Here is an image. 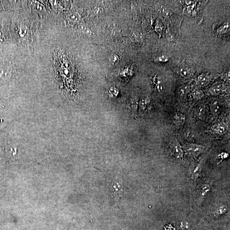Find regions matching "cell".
Segmentation results:
<instances>
[{
	"instance_id": "obj_15",
	"label": "cell",
	"mask_w": 230,
	"mask_h": 230,
	"mask_svg": "<svg viewBox=\"0 0 230 230\" xmlns=\"http://www.w3.org/2000/svg\"><path fill=\"white\" fill-rule=\"evenodd\" d=\"M32 5L34 8H35L36 11H38L43 12L44 10V8L43 6L41 4L37 2L32 1Z\"/></svg>"
},
{
	"instance_id": "obj_14",
	"label": "cell",
	"mask_w": 230,
	"mask_h": 230,
	"mask_svg": "<svg viewBox=\"0 0 230 230\" xmlns=\"http://www.w3.org/2000/svg\"><path fill=\"white\" fill-rule=\"evenodd\" d=\"M119 93V90L115 87H111L109 88L108 90V95L110 97L114 98L116 97L118 95Z\"/></svg>"
},
{
	"instance_id": "obj_10",
	"label": "cell",
	"mask_w": 230,
	"mask_h": 230,
	"mask_svg": "<svg viewBox=\"0 0 230 230\" xmlns=\"http://www.w3.org/2000/svg\"><path fill=\"white\" fill-rule=\"evenodd\" d=\"M222 92V89L220 85H216L212 86L209 90V92L211 95L213 96H216L219 95Z\"/></svg>"
},
{
	"instance_id": "obj_12",
	"label": "cell",
	"mask_w": 230,
	"mask_h": 230,
	"mask_svg": "<svg viewBox=\"0 0 230 230\" xmlns=\"http://www.w3.org/2000/svg\"><path fill=\"white\" fill-rule=\"evenodd\" d=\"M68 19L70 21L73 22H77L80 20L81 16L78 13H73L68 15Z\"/></svg>"
},
{
	"instance_id": "obj_19",
	"label": "cell",
	"mask_w": 230,
	"mask_h": 230,
	"mask_svg": "<svg viewBox=\"0 0 230 230\" xmlns=\"http://www.w3.org/2000/svg\"><path fill=\"white\" fill-rule=\"evenodd\" d=\"M229 27V25L228 24H226L219 28V31L220 32H222L221 33H224V32H226V31Z\"/></svg>"
},
{
	"instance_id": "obj_3",
	"label": "cell",
	"mask_w": 230,
	"mask_h": 230,
	"mask_svg": "<svg viewBox=\"0 0 230 230\" xmlns=\"http://www.w3.org/2000/svg\"><path fill=\"white\" fill-rule=\"evenodd\" d=\"M186 150L192 155H198L202 150V147L196 144H190L186 147Z\"/></svg>"
},
{
	"instance_id": "obj_16",
	"label": "cell",
	"mask_w": 230,
	"mask_h": 230,
	"mask_svg": "<svg viewBox=\"0 0 230 230\" xmlns=\"http://www.w3.org/2000/svg\"><path fill=\"white\" fill-rule=\"evenodd\" d=\"M119 60V56L116 54L113 55L110 58L111 63L113 64H115L117 63Z\"/></svg>"
},
{
	"instance_id": "obj_4",
	"label": "cell",
	"mask_w": 230,
	"mask_h": 230,
	"mask_svg": "<svg viewBox=\"0 0 230 230\" xmlns=\"http://www.w3.org/2000/svg\"><path fill=\"white\" fill-rule=\"evenodd\" d=\"M185 115L179 112L176 113L173 116V122L178 126L183 125L185 123Z\"/></svg>"
},
{
	"instance_id": "obj_18",
	"label": "cell",
	"mask_w": 230,
	"mask_h": 230,
	"mask_svg": "<svg viewBox=\"0 0 230 230\" xmlns=\"http://www.w3.org/2000/svg\"><path fill=\"white\" fill-rule=\"evenodd\" d=\"M82 31L86 35L90 36L92 34V31H91V29L89 28V27H87L83 26L82 28Z\"/></svg>"
},
{
	"instance_id": "obj_8",
	"label": "cell",
	"mask_w": 230,
	"mask_h": 230,
	"mask_svg": "<svg viewBox=\"0 0 230 230\" xmlns=\"http://www.w3.org/2000/svg\"><path fill=\"white\" fill-rule=\"evenodd\" d=\"M180 73L181 76L184 78H188L192 75L193 72L191 68L186 67H182L180 69Z\"/></svg>"
},
{
	"instance_id": "obj_2",
	"label": "cell",
	"mask_w": 230,
	"mask_h": 230,
	"mask_svg": "<svg viewBox=\"0 0 230 230\" xmlns=\"http://www.w3.org/2000/svg\"><path fill=\"white\" fill-rule=\"evenodd\" d=\"M171 152L174 156L177 158H180L182 156V150L178 142L176 139L172 140L170 143Z\"/></svg>"
},
{
	"instance_id": "obj_17",
	"label": "cell",
	"mask_w": 230,
	"mask_h": 230,
	"mask_svg": "<svg viewBox=\"0 0 230 230\" xmlns=\"http://www.w3.org/2000/svg\"><path fill=\"white\" fill-rule=\"evenodd\" d=\"M104 12V9L102 7H97L94 9V14L96 15H99L102 13Z\"/></svg>"
},
{
	"instance_id": "obj_5",
	"label": "cell",
	"mask_w": 230,
	"mask_h": 230,
	"mask_svg": "<svg viewBox=\"0 0 230 230\" xmlns=\"http://www.w3.org/2000/svg\"><path fill=\"white\" fill-rule=\"evenodd\" d=\"M211 110L213 114H218L221 111L220 104L217 101H214L211 104Z\"/></svg>"
},
{
	"instance_id": "obj_11",
	"label": "cell",
	"mask_w": 230,
	"mask_h": 230,
	"mask_svg": "<svg viewBox=\"0 0 230 230\" xmlns=\"http://www.w3.org/2000/svg\"><path fill=\"white\" fill-rule=\"evenodd\" d=\"M192 95L194 99L197 100L201 99L204 96L203 91L198 88H196L193 90L192 92Z\"/></svg>"
},
{
	"instance_id": "obj_9",
	"label": "cell",
	"mask_w": 230,
	"mask_h": 230,
	"mask_svg": "<svg viewBox=\"0 0 230 230\" xmlns=\"http://www.w3.org/2000/svg\"><path fill=\"white\" fill-rule=\"evenodd\" d=\"M153 82L155 85L156 89L159 91H161L163 90V85H162V81L160 78L157 76H155L153 79Z\"/></svg>"
},
{
	"instance_id": "obj_7",
	"label": "cell",
	"mask_w": 230,
	"mask_h": 230,
	"mask_svg": "<svg viewBox=\"0 0 230 230\" xmlns=\"http://www.w3.org/2000/svg\"><path fill=\"white\" fill-rule=\"evenodd\" d=\"M210 79L209 76L204 74L200 75L198 78V82L203 86H206L209 84Z\"/></svg>"
},
{
	"instance_id": "obj_13",
	"label": "cell",
	"mask_w": 230,
	"mask_h": 230,
	"mask_svg": "<svg viewBox=\"0 0 230 230\" xmlns=\"http://www.w3.org/2000/svg\"><path fill=\"white\" fill-rule=\"evenodd\" d=\"M205 113H206V110H205V107L203 106H200L197 108L196 110V114L197 117L200 118H203L204 116Z\"/></svg>"
},
{
	"instance_id": "obj_6",
	"label": "cell",
	"mask_w": 230,
	"mask_h": 230,
	"mask_svg": "<svg viewBox=\"0 0 230 230\" xmlns=\"http://www.w3.org/2000/svg\"><path fill=\"white\" fill-rule=\"evenodd\" d=\"M213 130L216 133L219 135H223L226 132L227 129L225 125L223 124H220L215 126Z\"/></svg>"
},
{
	"instance_id": "obj_20",
	"label": "cell",
	"mask_w": 230,
	"mask_h": 230,
	"mask_svg": "<svg viewBox=\"0 0 230 230\" xmlns=\"http://www.w3.org/2000/svg\"><path fill=\"white\" fill-rule=\"evenodd\" d=\"M168 57L165 55H161V56H159L157 58L158 61H159V62H165L166 61H168Z\"/></svg>"
},
{
	"instance_id": "obj_1",
	"label": "cell",
	"mask_w": 230,
	"mask_h": 230,
	"mask_svg": "<svg viewBox=\"0 0 230 230\" xmlns=\"http://www.w3.org/2000/svg\"><path fill=\"white\" fill-rule=\"evenodd\" d=\"M109 190L112 200L114 201L116 204L118 205L120 200L124 194L123 184L119 181L113 182L109 188Z\"/></svg>"
},
{
	"instance_id": "obj_21",
	"label": "cell",
	"mask_w": 230,
	"mask_h": 230,
	"mask_svg": "<svg viewBox=\"0 0 230 230\" xmlns=\"http://www.w3.org/2000/svg\"><path fill=\"white\" fill-rule=\"evenodd\" d=\"M156 30L157 32H161L162 30V26L160 24H158L156 27Z\"/></svg>"
}]
</instances>
